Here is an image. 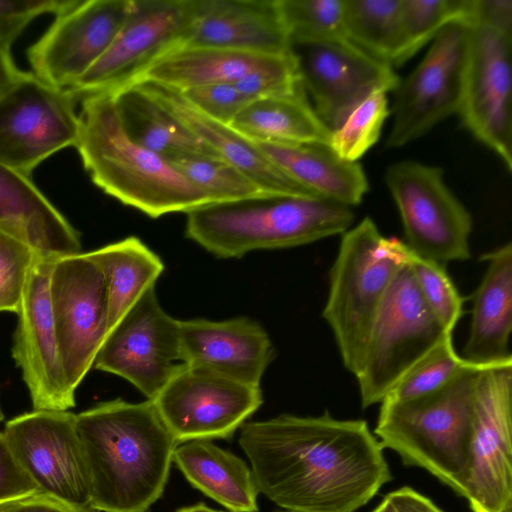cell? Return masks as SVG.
I'll return each mask as SVG.
<instances>
[{
  "label": "cell",
  "mask_w": 512,
  "mask_h": 512,
  "mask_svg": "<svg viewBox=\"0 0 512 512\" xmlns=\"http://www.w3.org/2000/svg\"><path fill=\"white\" fill-rule=\"evenodd\" d=\"M239 444L258 492L292 512H356L392 479L362 419L280 414L245 422Z\"/></svg>",
  "instance_id": "1"
},
{
  "label": "cell",
  "mask_w": 512,
  "mask_h": 512,
  "mask_svg": "<svg viewBox=\"0 0 512 512\" xmlns=\"http://www.w3.org/2000/svg\"><path fill=\"white\" fill-rule=\"evenodd\" d=\"M91 509L146 512L163 494L178 443L154 403L115 399L76 414Z\"/></svg>",
  "instance_id": "2"
},
{
  "label": "cell",
  "mask_w": 512,
  "mask_h": 512,
  "mask_svg": "<svg viewBox=\"0 0 512 512\" xmlns=\"http://www.w3.org/2000/svg\"><path fill=\"white\" fill-rule=\"evenodd\" d=\"M81 100L75 147L103 192L152 218L212 204L170 161L127 136L109 92Z\"/></svg>",
  "instance_id": "3"
},
{
  "label": "cell",
  "mask_w": 512,
  "mask_h": 512,
  "mask_svg": "<svg viewBox=\"0 0 512 512\" xmlns=\"http://www.w3.org/2000/svg\"><path fill=\"white\" fill-rule=\"evenodd\" d=\"M186 214V237L223 259L342 235L354 220L352 209L338 203L267 193L205 205Z\"/></svg>",
  "instance_id": "4"
},
{
  "label": "cell",
  "mask_w": 512,
  "mask_h": 512,
  "mask_svg": "<svg viewBox=\"0 0 512 512\" xmlns=\"http://www.w3.org/2000/svg\"><path fill=\"white\" fill-rule=\"evenodd\" d=\"M483 368L468 364L448 384L421 398L381 402L374 435L404 465L419 467L462 495L474 416L475 388Z\"/></svg>",
  "instance_id": "5"
},
{
  "label": "cell",
  "mask_w": 512,
  "mask_h": 512,
  "mask_svg": "<svg viewBox=\"0 0 512 512\" xmlns=\"http://www.w3.org/2000/svg\"><path fill=\"white\" fill-rule=\"evenodd\" d=\"M411 253L404 241L383 236L370 217L342 234L322 316L333 332L343 365L353 375L383 298Z\"/></svg>",
  "instance_id": "6"
},
{
  "label": "cell",
  "mask_w": 512,
  "mask_h": 512,
  "mask_svg": "<svg viewBox=\"0 0 512 512\" xmlns=\"http://www.w3.org/2000/svg\"><path fill=\"white\" fill-rule=\"evenodd\" d=\"M450 337L424 301L409 259L383 298L354 374L362 407L381 403L411 368Z\"/></svg>",
  "instance_id": "7"
},
{
  "label": "cell",
  "mask_w": 512,
  "mask_h": 512,
  "mask_svg": "<svg viewBox=\"0 0 512 512\" xmlns=\"http://www.w3.org/2000/svg\"><path fill=\"white\" fill-rule=\"evenodd\" d=\"M384 180L412 253L444 267L470 258L472 218L446 185L440 167L403 160L386 169Z\"/></svg>",
  "instance_id": "8"
},
{
  "label": "cell",
  "mask_w": 512,
  "mask_h": 512,
  "mask_svg": "<svg viewBox=\"0 0 512 512\" xmlns=\"http://www.w3.org/2000/svg\"><path fill=\"white\" fill-rule=\"evenodd\" d=\"M77 97L32 72L0 97V162L27 176L54 153L76 146Z\"/></svg>",
  "instance_id": "9"
},
{
  "label": "cell",
  "mask_w": 512,
  "mask_h": 512,
  "mask_svg": "<svg viewBox=\"0 0 512 512\" xmlns=\"http://www.w3.org/2000/svg\"><path fill=\"white\" fill-rule=\"evenodd\" d=\"M3 433L39 494L78 512L93 511L76 414L33 410L9 420Z\"/></svg>",
  "instance_id": "10"
},
{
  "label": "cell",
  "mask_w": 512,
  "mask_h": 512,
  "mask_svg": "<svg viewBox=\"0 0 512 512\" xmlns=\"http://www.w3.org/2000/svg\"><path fill=\"white\" fill-rule=\"evenodd\" d=\"M512 364L478 377L461 497L472 512H501L512 502Z\"/></svg>",
  "instance_id": "11"
},
{
  "label": "cell",
  "mask_w": 512,
  "mask_h": 512,
  "mask_svg": "<svg viewBox=\"0 0 512 512\" xmlns=\"http://www.w3.org/2000/svg\"><path fill=\"white\" fill-rule=\"evenodd\" d=\"M178 444L231 439L263 403L261 387L180 363L151 400Z\"/></svg>",
  "instance_id": "12"
},
{
  "label": "cell",
  "mask_w": 512,
  "mask_h": 512,
  "mask_svg": "<svg viewBox=\"0 0 512 512\" xmlns=\"http://www.w3.org/2000/svg\"><path fill=\"white\" fill-rule=\"evenodd\" d=\"M49 295L67 384L75 392L108 334V302L100 268L86 253L55 260Z\"/></svg>",
  "instance_id": "13"
},
{
  "label": "cell",
  "mask_w": 512,
  "mask_h": 512,
  "mask_svg": "<svg viewBox=\"0 0 512 512\" xmlns=\"http://www.w3.org/2000/svg\"><path fill=\"white\" fill-rule=\"evenodd\" d=\"M470 28L453 22L433 39L418 66L394 89L393 124L388 148L402 147L457 114Z\"/></svg>",
  "instance_id": "14"
},
{
  "label": "cell",
  "mask_w": 512,
  "mask_h": 512,
  "mask_svg": "<svg viewBox=\"0 0 512 512\" xmlns=\"http://www.w3.org/2000/svg\"><path fill=\"white\" fill-rule=\"evenodd\" d=\"M181 362L180 320L148 288L106 335L93 367L117 375L152 400Z\"/></svg>",
  "instance_id": "15"
},
{
  "label": "cell",
  "mask_w": 512,
  "mask_h": 512,
  "mask_svg": "<svg viewBox=\"0 0 512 512\" xmlns=\"http://www.w3.org/2000/svg\"><path fill=\"white\" fill-rule=\"evenodd\" d=\"M300 82L323 123L336 130L375 91H394L400 78L393 67L347 39L291 42Z\"/></svg>",
  "instance_id": "16"
},
{
  "label": "cell",
  "mask_w": 512,
  "mask_h": 512,
  "mask_svg": "<svg viewBox=\"0 0 512 512\" xmlns=\"http://www.w3.org/2000/svg\"><path fill=\"white\" fill-rule=\"evenodd\" d=\"M512 37L470 28L457 114L465 128L512 169Z\"/></svg>",
  "instance_id": "17"
},
{
  "label": "cell",
  "mask_w": 512,
  "mask_h": 512,
  "mask_svg": "<svg viewBox=\"0 0 512 512\" xmlns=\"http://www.w3.org/2000/svg\"><path fill=\"white\" fill-rule=\"evenodd\" d=\"M190 0H133L106 52L70 88L77 99L131 84L154 62L181 47Z\"/></svg>",
  "instance_id": "18"
},
{
  "label": "cell",
  "mask_w": 512,
  "mask_h": 512,
  "mask_svg": "<svg viewBox=\"0 0 512 512\" xmlns=\"http://www.w3.org/2000/svg\"><path fill=\"white\" fill-rule=\"evenodd\" d=\"M132 5L133 0H72L27 49L32 73L70 89L112 44Z\"/></svg>",
  "instance_id": "19"
},
{
  "label": "cell",
  "mask_w": 512,
  "mask_h": 512,
  "mask_svg": "<svg viewBox=\"0 0 512 512\" xmlns=\"http://www.w3.org/2000/svg\"><path fill=\"white\" fill-rule=\"evenodd\" d=\"M56 259L38 256L23 291L12 357L21 370L34 410L67 411L75 392L65 377L55 334L49 282Z\"/></svg>",
  "instance_id": "20"
},
{
  "label": "cell",
  "mask_w": 512,
  "mask_h": 512,
  "mask_svg": "<svg viewBox=\"0 0 512 512\" xmlns=\"http://www.w3.org/2000/svg\"><path fill=\"white\" fill-rule=\"evenodd\" d=\"M180 350L181 363L258 387L275 357L266 330L247 317L180 320Z\"/></svg>",
  "instance_id": "21"
},
{
  "label": "cell",
  "mask_w": 512,
  "mask_h": 512,
  "mask_svg": "<svg viewBox=\"0 0 512 512\" xmlns=\"http://www.w3.org/2000/svg\"><path fill=\"white\" fill-rule=\"evenodd\" d=\"M182 47L273 55L291 52L278 0H190Z\"/></svg>",
  "instance_id": "22"
},
{
  "label": "cell",
  "mask_w": 512,
  "mask_h": 512,
  "mask_svg": "<svg viewBox=\"0 0 512 512\" xmlns=\"http://www.w3.org/2000/svg\"><path fill=\"white\" fill-rule=\"evenodd\" d=\"M131 85H137L145 91L216 154L250 178L263 192L313 196L284 174L255 142L229 125L207 117L178 91L150 81Z\"/></svg>",
  "instance_id": "23"
},
{
  "label": "cell",
  "mask_w": 512,
  "mask_h": 512,
  "mask_svg": "<svg viewBox=\"0 0 512 512\" xmlns=\"http://www.w3.org/2000/svg\"><path fill=\"white\" fill-rule=\"evenodd\" d=\"M0 229L45 258L81 253L79 232L27 176L0 162Z\"/></svg>",
  "instance_id": "24"
},
{
  "label": "cell",
  "mask_w": 512,
  "mask_h": 512,
  "mask_svg": "<svg viewBox=\"0 0 512 512\" xmlns=\"http://www.w3.org/2000/svg\"><path fill=\"white\" fill-rule=\"evenodd\" d=\"M487 269L473 294L468 339L461 357L480 368L512 364V244L482 257Z\"/></svg>",
  "instance_id": "25"
},
{
  "label": "cell",
  "mask_w": 512,
  "mask_h": 512,
  "mask_svg": "<svg viewBox=\"0 0 512 512\" xmlns=\"http://www.w3.org/2000/svg\"><path fill=\"white\" fill-rule=\"evenodd\" d=\"M292 59L291 52L273 55L215 47H182L154 62L131 84L150 81L178 92L235 84L250 73L280 67Z\"/></svg>",
  "instance_id": "26"
},
{
  "label": "cell",
  "mask_w": 512,
  "mask_h": 512,
  "mask_svg": "<svg viewBox=\"0 0 512 512\" xmlns=\"http://www.w3.org/2000/svg\"><path fill=\"white\" fill-rule=\"evenodd\" d=\"M256 144L284 174L315 197L352 208L368 191L361 164L344 160L328 144Z\"/></svg>",
  "instance_id": "27"
},
{
  "label": "cell",
  "mask_w": 512,
  "mask_h": 512,
  "mask_svg": "<svg viewBox=\"0 0 512 512\" xmlns=\"http://www.w3.org/2000/svg\"><path fill=\"white\" fill-rule=\"evenodd\" d=\"M172 461L192 486L231 512L259 511L251 468L211 440L178 444Z\"/></svg>",
  "instance_id": "28"
},
{
  "label": "cell",
  "mask_w": 512,
  "mask_h": 512,
  "mask_svg": "<svg viewBox=\"0 0 512 512\" xmlns=\"http://www.w3.org/2000/svg\"><path fill=\"white\" fill-rule=\"evenodd\" d=\"M229 126L256 143L330 145L332 135L302 84L290 93L251 100Z\"/></svg>",
  "instance_id": "29"
},
{
  "label": "cell",
  "mask_w": 512,
  "mask_h": 512,
  "mask_svg": "<svg viewBox=\"0 0 512 512\" xmlns=\"http://www.w3.org/2000/svg\"><path fill=\"white\" fill-rule=\"evenodd\" d=\"M109 93L125 133L136 144L168 161L193 154L219 156L137 85Z\"/></svg>",
  "instance_id": "30"
},
{
  "label": "cell",
  "mask_w": 512,
  "mask_h": 512,
  "mask_svg": "<svg viewBox=\"0 0 512 512\" xmlns=\"http://www.w3.org/2000/svg\"><path fill=\"white\" fill-rule=\"evenodd\" d=\"M86 255L100 268L106 285L108 332L164 271L161 258L130 236Z\"/></svg>",
  "instance_id": "31"
},
{
  "label": "cell",
  "mask_w": 512,
  "mask_h": 512,
  "mask_svg": "<svg viewBox=\"0 0 512 512\" xmlns=\"http://www.w3.org/2000/svg\"><path fill=\"white\" fill-rule=\"evenodd\" d=\"M401 0H344L346 39L373 58L396 66Z\"/></svg>",
  "instance_id": "32"
},
{
  "label": "cell",
  "mask_w": 512,
  "mask_h": 512,
  "mask_svg": "<svg viewBox=\"0 0 512 512\" xmlns=\"http://www.w3.org/2000/svg\"><path fill=\"white\" fill-rule=\"evenodd\" d=\"M473 0H401L400 49L396 66L403 65L453 22L471 26Z\"/></svg>",
  "instance_id": "33"
},
{
  "label": "cell",
  "mask_w": 512,
  "mask_h": 512,
  "mask_svg": "<svg viewBox=\"0 0 512 512\" xmlns=\"http://www.w3.org/2000/svg\"><path fill=\"white\" fill-rule=\"evenodd\" d=\"M170 162L212 204L265 194L250 178L220 156L193 154Z\"/></svg>",
  "instance_id": "34"
},
{
  "label": "cell",
  "mask_w": 512,
  "mask_h": 512,
  "mask_svg": "<svg viewBox=\"0 0 512 512\" xmlns=\"http://www.w3.org/2000/svg\"><path fill=\"white\" fill-rule=\"evenodd\" d=\"M291 42L346 39L344 0H278Z\"/></svg>",
  "instance_id": "35"
},
{
  "label": "cell",
  "mask_w": 512,
  "mask_h": 512,
  "mask_svg": "<svg viewBox=\"0 0 512 512\" xmlns=\"http://www.w3.org/2000/svg\"><path fill=\"white\" fill-rule=\"evenodd\" d=\"M389 114L387 92L371 93L332 131L331 148L344 160L358 162L379 140Z\"/></svg>",
  "instance_id": "36"
},
{
  "label": "cell",
  "mask_w": 512,
  "mask_h": 512,
  "mask_svg": "<svg viewBox=\"0 0 512 512\" xmlns=\"http://www.w3.org/2000/svg\"><path fill=\"white\" fill-rule=\"evenodd\" d=\"M468 364L457 354L450 337L411 368L382 402H408L433 393L448 384Z\"/></svg>",
  "instance_id": "37"
},
{
  "label": "cell",
  "mask_w": 512,
  "mask_h": 512,
  "mask_svg": "<svg viewBox=\"0 0 512 512\" xmlns=\"http://www.w3.org/2000/svg\"><path fill=\"white\" fill-rule=\"evenodd\" d=\"M410 266L427 306L443 327L452 333L462 315L463 298L446 267L414 253H411Z\"/></svg>",
  "instance_id": "38"
},
{
  "label": "cell",
  "mask_w": 512,
  "mask_h": 512,
  "mask_svg": "<svg viewBox=\"0 0 512 512\" xmlns=\"http://www.w3.org/2000/svg\"><path fill=\"white\" fill-rule=\"evenodd\" d=\"M38 256L28 244L0 229V311L17 313Z\"/></svg>",
  "instance_id": "39"
},
{
  "label": "cell",
  "mask_w": 512,
  "mask_h": 512,
  "mask_svg": "<svg viewBox=\"0 0 512 512\" xmlns=\"http://www.w3.org/2000/svg\"><path fill=\"white\" fill-rule=\"evenodd\" d=\"M179 93L204 115L225 125H230L251 101L235 84L208 85Z\"/></svg>",
  "instance_id": "40"
},
{
  "label": "cell",
  "mask_w": 512,
  "mask_h": 512,
  "mask_svg": "<svg viewBox=\"0 0 512 512\" xmlns=\"http://www.w3.org/2000/svg\"><path fill=\"white\" fill-rule=\"evenodd\" d=\"M72 0H0V41L12 45L36 17L57 14Z\"/></svg>",
  "instance_id": "41"
},
{
  "label": "cell",
  "mask_w": 512,
  "mask_h": 512,
  "mask_svg": "<svg viewBox=\"0 0 512 512\" xmlns=\"http://www.w3.org/2000/svg\"><path fill=\"white\" fill-rule=\"evenodd\" d=\"M36 494V485L14 457L3 431L0 432V509Z\"/></svg>",
  "instance_id": "42"
},
{
  "label": "cell",
  "mask_w": 512,
  "mask_h": 512,
  "mask_svg": "<svg viewBox=\"0 0 512 512\" xmlns=\"http://www.w3.org/2000/svg\"><path fill=\"white\" fill-rule=\"evenodd\" d=\"M472 26H485L512 37V1L473 0Z\"/></svg>",
  "instance_id": "43"
},
{
  "label": "cell",
  "mask_w": 512,
  "mask_h": 512,
  "mask_svg": "<svg viewBox=\"0 0 512 512\" xmlns=\"http://www.w3.org/2000/svg\"><path fill=\"white\" fill-rule=\"evenodd\" d=\"M0 512H78L75 509L43 494H36L0 509Z\"/></svg>",
  "instance_id": "44"
},
{
  "label": "cell",
  "mask_w": 512,
  "mask_h": 512,
  "mask_svg": "<svg viewBox=\"0 0 512 512\" xmlns=\"http://www.w3.org/2000/svg\"><path fill=\"white\" fill-rule=\"evenodd\" d=\"M400 512H443L429 498L404 486L389 493Z\"/></svg>",
  "instance_id": "45"
},
{
  "label": "cell",
  "mask_w": 512,
  "mask_h": 512,
  "mask_svg": "<svg viewBox=\"0 0 512 512\" xmlns=\"http://www.w3.org/2000/svg\"><path fill=\"white\" fill-rule=\"evenodd\" d=\"M11 46L0 41V97L6 93L23 73L14 63Z\"/></svg>",
  "instance_id": "46"
},
{
  "label": "cell",
  "mask_w": 512,
  "mask_h": 512,
  "mask_svg": "<svg viewBox=\"0 0 512 512\" xmlns=\"http://www.w3.org/2000/svg\"><path fill=\"white\" fill-rule=\"evenodd\" d=\"M371 512H400L394 500L387 494L379 505Z\"/></svg>",
  "instance_id": "47"
},
{
  "label": "cell",
  "mask_w": 512,
  "mask_h": 512,
  "mask_svg": "<svg viewBox=\"0 0 512 512\" xmlns=\"http://www.w3.org/2000/svg\"><path fill=\"white\" fill-rule=\"evenodd\" d=\"M175 512H223L219 510L212 509L205 505L204 503L200 502L194 505L185 506L182 508L177 509Z\"/></svg>",
  "instance_id": "48"
},
{
  "label": "cell",
  "mask_w": 512,
  "mask_h": 512,
  "mask_svg": "<svg viewBox=\"0 0 512 512\" xmlns=\"http://www.w3.org/2000/svg\"><path fill=\"white\" fill-rule=\"evenodd\" d=\"M501 512H512V502L507 504Z\"/></svg>",
  "instance_id": "49"
},
{
  "label": "cell",
  "mask_w": 512,
  "mask_h": 512,
  "mask_svg": "<svg viewBox=\"0 0 512 512\" xmlns=\"http://www.w3.org/2000/svg\"><path fill=\"white\" fill-rule=\"evenodd\" d=\"M272 512H292V511H288V510H284V509L278 508V509H274Z\"/></svg>",
  "instance_id": "50"
},
{
  "label": "cell",
  "mask_w": 512,
  "mask_h": 512,
  "mask_svg": "<svg viewBox=\"0 0 512 512\" xmlns=\"http://www.w3.org/2000/svg\"><path fill=\"white\" fill-rule=\"evenodd\" d=\"M3 420H4V414H3V411H2V408L0 405V422H2Z\"/></svg>",
  "instance_id": "51"
},
{
  "label": "cell",
  "mask_w": 512,
  "mask_h": 512,
  "mask_svg": "<svg viewBox=\"0 0 512 512\" xmlns=\"http://www.w3.org/2000/svg\"><path fill=\"white\" fill-rule=\"evenodd\" d=\"M86 512H95V511H86Z\"/></svg>",
  "instance_id": "52"
}]
</instances>
